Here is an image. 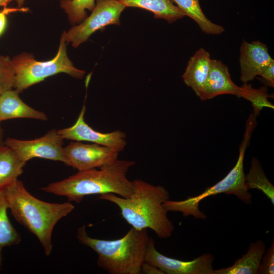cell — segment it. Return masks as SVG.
Segmentation results:
<instances>
[{
  "instance_id": "6da1fadb",
  "label": "cell",
  "mask_w": 274,
  "mask_h": 274,
  "mask_svg": "<svg viewBox=\"0 0 274 274\" xmlns=\"http://www.w3.org/2000/svg\"><path fill=\"white\" fill-rule=\"evenodd\" d=\"M132 183V191L129 197L113 193L101 194L99 197L117 206L122 217L132 227L151 229L160 238L170 237L175 227L163 206L169 199L167 190L162 186H155L141 179Z\"/></svg>"
},
{
  "instance_id": "7a4b0ae2",
  "label": "cell",
  "mask_w": 274,
  "mask_h": 274,
  "mask_svg": "<svg viewBox=\"0 0 274 274\" xmlns=\"http://www.w3.org/2000/svg\"><path fill=\"white\" fill-rule=\"evenodd\" d=\"M8 210L15 220L40 242L46 256L52 251V235L57 223L75 209L71 201L51 203L31 194L17 180L4 192Z\"/></svg>"
},
{
  "instance_id": "3957f363",
  "label": "cell",
  "mask_w": 274,
  "mask_h": 274,
  "mask_svg": "<svg viewBox=\"0 0 274 274\" xmlns=\"http://www.w3.org/2000/svg\"><path fill=\"white\" fill-rule=\"evenodd\" d=\"M135 164L133 161L118 159L99 169L93 168L78 171L62 180L51 183L41 189L45 192L66 197L69 201L80 203L88 195L113 193L122 197L130 196L132 181L126 175Z\"/></svg>"
},
{
  "instance_id": "277c9868",
  "label": "cell",
  "mask_w": 274,
  "mask_h": 274,
  "mask_svg": "<svg viewBox=\"0 0 274 274\" xmlns=\"http://www.w3.org/2000/svg\"><path fill=\"white\" fill-rule=\"evenodd\" d=\"M77 238L98 254L97 266L110 274H140L150 238L147 229L131 227L121 238L113 240L90 236L85 225L77 230Z\"/></svg>"
},
{
  "instance_id": "5b68a950",
  "label": "cell",
  "mask_w": 274,
  "mask_h": 274,
  "mask_svg": "<svg viewBox=\"0 0 274 274\" xmlns=\"http://www.w3.org/2000/svg\"><path fill=\"white\" fill-rule=\"evenodd\" d=\"M252 132L245 130L244 138L239 148L237 160L234 167L221 181L207 188L201 194L182 200L168 199L163 203L167 212H178L184 216H192L195 219L205 220L207 216L199 209L200 202L206 198L220 193L236 195L245 204L252 203V194L248 191L245 181L244 160L245 152L252 137Z\"/></svg>"
},
{
  "instance_id": "8992f818",
  "label": "cell",
  "mask_w": 274,
  "mask_h": 274,
  "mask_svg": "<svg viewBox=\"0 0 274 274\" xmlns=\"http://www.w3.org/2000/svg\"><path fill=\"white\" fill-rule=\"evenodd\" d=\"M66 44L63 32L57 52L51 60L38 61L27 53H22L11 59L15 73L13 88L20 93L46 78L61 73L77 79H82L85 72L76 67L70 59Z\"/></svg>"
},
{
  "instance_id": "52a82bcc",
  "label": "cell",
  "mask_w": 274,
  "mask_h": 274,
  "mask_svg": "<svg viewBox=\"0 0 274 274\" xmlns=\"http://www.w3.org/2000/svg\"><path fill=\"white\" fill-rule=\"evenodd\" d=\"M125 8L119 0H96L88 17L67 31H63L65 42L77 48L97 30L109 25H120V17Z\"/></svg>"
},
{
  "instance_id": "ba28073f",
  "label": "cell",
  "mask_w": 274,
  "mask_h": 274,
  "mask_svg": "<svg viewBox=\"0 0 274 274\" xmlns=\"http://www.w3.org/2000/svg\"><path fill=\"white\" fill-rule=\"evenodd\" d=\"M63 141L57 130L53 129L44 135L34 140H22L8 138L4 144L13 150L25 163L32 158H40L60 161L66 165Z\"/></svg>"
},
{
  "instance_id": "9c48e42d",
  "label": "cell",
  "mask_w": 274,
  "mask_h": 274,
  "mask_svg": "<svg viewBox=\"0 0 274 274\" xmlns=\"http://www.w3.org/2000/svg\"><path fill=\"white\" fill-rule=\"evenodd\" d=\"M214 256L206 253L191 261H183L167 257L158 252L153 239L150 238L145 255V261L152 264L164 274H214Z\"/></svg>"
},
{
  "instance_id": "30bf717a",
  "label": "cell",
  "mask_w": 274,
  "mask_h": 274,
  "mask_svg": "<svg viewBox=\"0 0 274 274\" xmlns=\"http://www.w3.org/2000/svg\"><path fill=\"white\" fill-rule=\"evenodd\" d=\"M66 165L78 171L100 168L118 159L119 152L96 144L71 142L63 147Z\"/></svg>"
},
{
  "instance_id": "8fae6325",
  "label": "cell",
  "mask_w": 274,
  "mask_h": 274,
  "mask_svg": "<svg viewBox=\"0 0 274 274\" xmlns=\"http://www.w3.org/2000/svg\"><path fill=\"white\" fill-rule=\"evenodd\" d=\"M85 106L83 105L76 122L73 126L57 130L61 137L63 140L91 142L119 152L123 150L127 145L125 133L119 130L108 133L94 130L85 121Z\"/></svg>"
},
{
  "instance_id": "7c38bea8",
  "label": "cell",
  "mask_w": 274,
  "mask_h": 274,
  "mask_svg": "<svg viewBox=\"0 0 274 274\" xmlns=\"http://www.w3.org/2000/svg\"><path fill=\"white\" fill-rule=\"evenodd\" d=\"M240 79L243 83L253 81L260 76L264 69L274 60L270 57L266 45L253 41H243L240 48Z\"/></svg>"
},
{
  "instance_id": "4fadbf2b",
  "label": "cell",
  "mask_w": 274,
  "mask_h": 274,
  "mask_svg": "<svg viewBox=\"0 0 274 274\" xmlns=\"http://www.w3.org/2000/svg\"><path fill=\"white\" fill-rule=\"evenodd\" d=\"M222 94L241 97L243 89L232 81L226 65L220 60L212 59L210 72L199 97L204 101Z\"/></svg>"
},
{
  "instance_id": "5bb4252c",
  "label": "cell",
  "mask_w": 274,
  "mask_h": 274,
  "mask_svg": "<svg viewBox=\"0 0 274 274\" xmlns=\"http://www.w3.org/2000/svg\"><path fill=\"white\" fill-rule=\"evenodd\" d=\"M16 90H7L0 94V122L15 118H29L46 121L47 116L25 104Z\"/></svg>"
},
{
  "instance_id": "9a60e30c",
  "label": "cell",
  "mask_w": 274,
  "mask_h": 274,
  "mask_svg": "<svg viewBox=\"0 0 274 274\" xmlns=\"http://www.w3.org/2000/svg\"><path fill=\"white\" fill-rule=\"evenodd\" d=\"M212 59L209 53L200 48L190 58L185 72L182 75L185 84L199 97L208 78Z\"/></svg>"
},
{
  "instance_id": "2e32d148",
  "label": "cell",
  "mask_w": 274,
  "mask_h": 274,
  "mask_svg": "<svg viewBox=\"0 0 274 274\" xmlns=\"http://www.w3.org/2000/svg\"><path fill=\"white\" fill-rule=\"evenodd\" d=\"M265 244L261 239L251 243L247 253L226 268L214 270V274H257Z\"/></svg>"
},
{
  "instance_id": "e0dca14e",
  "label": "cell",
  "mask_w": 274,
  "mask_h": 274,
  "mask_svg": "<svg viewBox=\"0 0 274 274\" xmlns=\"http://www.w3.org/2000/svg\"><path fill=\"white\" fill-rule=\"evenodd\" d=\"M125 7L140 8L151 12L157 19L173 23L185 15L170 0H119Z\"/></svg>"
},
{
  "instance_id": "ac0fdd59",
  "label": "cell",
  "mask_w": 274,
  "mask_h": 274,
  "mask_svg": "<svg viewBox=\"0 0 274 274\" xmlns=\"http://www.w3.org/2000/svg\"><path fill=\"white\" fill-rule=\"evenodd\" d=\"M25 164L10 148L0 146V193L18 179Z\"/></svg>"
},
{
  "instance_id": "d6986e66",
  "label": "cell",
  "mask_w": 274,
  "mask_h": 274,
  "mask_svg": "<svg viewBox=\"0 0 274 274\" xmlns=\"http://www.w3.org/2000/svg\"><path fill=\"white\" fill-rule=\"evenodd\" d=\"M187 16L195 21L201 30L209 35H220L224 28L211 22L203 13L199 0H170Z\"/></svg>"
},
{
  "instance_id": "ffe728a7",
  "label": "cell",
  "mask_w": 274,
  "mask_h": 274,
  "mask_svg": "<svg viewBox=\"0 0 274 274\" xmlns=\"http://www.w3.org/2000/svg\"><path fill=\"white\" fill-rule=\"evenodd\" d=\"M245 181L248 190L256 189L262 191L274 204V186L267 178L259 161L255 157L251 160L248 174L245 175Z\"/></svg>"
},
{
  "instance_id": "44dd1931",
  "label": "cell",
  "mask_w": 274,
  "mask_h": 274,
  "mask_svg": "<svg viewBox=\"0 0 274 274\" xmlns=\"http://www.w3.org/2000/svg\"><path fill=\"white\" fill-rule=\"evenodd\" d=\"M8 207L4 192L0 193V250L18 245L21 235L12 224L8 215Z\"/></svg>"
},
{
  "instance_id": "7402d4cb",
  "label": "cell",
  "mask_w": 274,
  "mask_h": 274,
  "mask_svg": "<svg viewBox=\"0 0 274 274\" xmlns=\"http://www.w3.org/2000/svg\"><path fill=\"white\" fill-rule=\"evenodd\" d=\"M243 89V97L249 101L253 107V115L257 117L264 108L273 109L274 106L269 100V95L266 86L254 88L250 84L244 83L241 86Z\"/></svg>"
},
{
  "instance_id": "603a6c76",
  "label": "cell",
  "mask_w": 274,
  "mask_h": 274,
  "mask_svg": "<svg viewBox=\"0 0 274 274\" xmlns=\"http://www.w3.org/2000/svg\"><path fill=\"white\" fill-rule=\"evenodd\" d=\"M95 0H61L60 7L72 25L78 24L87 17L86 10L92 11Z\"/></svg>"
},
{
  "instance_id": "cb8c5ba5",
  "label": "cell",
  "mask_w": 274,
  "mask_h": 274,
  "mask_svg": "<svg viewBox=\"0 0 274 274\" xmlns=\"http://www.w3.org/2000/svg\"><path fill=\"white\" fill-rule=\"evenodd\" d=\"M15 73L11 59L0 55V94L14 87Z\"/></svg>"
},
{
  "instance_id": "d4e9b609",
  "label": "cell",
  "mask_w": 274,
  "mask_h": 274,
  "mask_svg": "<svg viewBox=\"0 0 274 274\" xmlns=\"http://www.w3.org/2000/svg\"><path fill=\"white\" fill-rule=\"evenodd\" d=\"M257 273H274V239L270 247L265 252L261 260Z\"/></svg>"
},
{
  "instance_id": "484cf974",
  "label": "cell",
  "mask_w": 274,
  "mask_h": 274,
  "mask_svg": "<svg viewBox=\"0 0 274 274\" xmlns=\"http://www.w3.org/2000/svg\"><path fill=\"white\" fill-rule=\"evenodd\" d=\"M267 85L274 87V62L268 65L260 75Z\"/></svg>"
},
{
  "instance_id": "4316f807",
  "label": "cell",
  "mask_w": 274,
  "mask_h": 274,
  "mask_svg": "<svg viewBox=\"0 0 274 274\" xmlns=\"http://www.w3.org/2000/svg\"><path fill=\"white\" fill-rule=\"evenodd\" d=\"M141 272L146 274H164L155 266L145 261L142 265Z\"/></svg>"
},
{
  "instance_id": "83f0119b",
  "label": "cell",
  "mask_w": 274,
  "mask_h": 274,
  "mask_svg": "<svg viewBox=\"0 0 274 274\" xmlns=\"http://www.w3.org/2000/svg\"><path fill=\"white\" fill-rule=\"evenodd\" d=\"M15 10L7 9L5 7L3 11L0 12V37L5 30L7 26V14L9 12L14 11Z\"/></svg>"
},
{
  "instance_id": "f1b7e54d",
  "label": "cell",
  "mask_w": 274,
  "mask_h": 274,
  "mask_svg": "<svg viewBox=\"0 0 274 274\" xmlns=\"http://www.w3.org/2000/svg\"><path fill=\"white\" fill-rule=\"evenodd\" d=\"M26 0H0V7L4 6L6 7L9 3L15 1L19 7L22 6Z\"/></svg>"
},
{
  "instance_id": "f546056e",
  "label": "cell",
  "mask_w": 274,
  "mask_h": 274,
  "mask_svg": "<svg viewBox=\"0 0 274 274\" xmlns=\"http://www.w3.org/2000/svg\"><path fill=\"white\" fill-rule=\"evenodd\" d=\"M4 141H3V131L0 125V146L4 145Z\"/></svg>"
},
{
  "instance_id": "4dcf8cb0",
  "label": "cell",
  "mask_w": 274,
  "mask_h": 274,
  "mask_svg": "<svg viewBox=\"0 0 274 274\" xmlns=\"http://www.w3.org/2000/svg\"><path fill=\"white\" fill-rule=\"evenodd\" d=\"M2 262H3L2 250H0V270L2 268Z\"/></svg>"
}]
</instances>
